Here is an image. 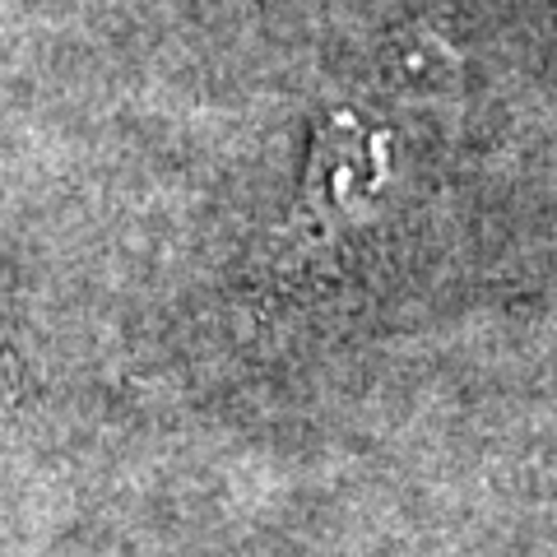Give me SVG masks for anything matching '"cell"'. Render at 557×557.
I'll return each instance as SVG.
<instances>
[{"instance_id":"obj_1","label":"cell","mask_w":557,"mask_h":557,"mask_svg":"<svg viewBox=\"0 0 557 557\" xmlns=\"http://www.w3.org/2000/svg\"><path fill=\"white\" fill-rule=\"evenodd\" d=\"M5 391H10L5 386V354H0V399H5Z\"/></svg>"}]
</instances>
